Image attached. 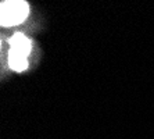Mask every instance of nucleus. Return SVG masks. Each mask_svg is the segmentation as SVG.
Segmentation results:
<instances>
[{"instance_id": "3", "label": "nucleus", "mask_w": 154, "mask_h": 139, "mask_svg": "<svg viewBox=\"0 0 154 139\" xmlns=\"http://www.w3.org/2000/svg\"><path fill=\"white\" fill-rule=\"evenodd\" d=\"M8 65L14 71H24L28 67V60H26L25 56L10 50L8 52Z\"/></svg>"}, {"instance_id": "2", "label": "nucleus", "mask_w": 154, "mask_h": 139, "mask_svg": "<svg viewBox=\"0 0 154 139\" xmlns=\"http://www.w3.org/2000/svg\"><path fill=\"white\" fill-rule=\"evenodd\" d=\"M31 49H32V43L22 33H15L10 39V50H13L15 53H20L26 57L31 53Z\"/></svg>"}, {"instance_id": "1", "label": "nucleus", "mask_w": 154, "mask_h": 139, "mask_svg": "<svg viewBox=\"0 0 154 139\" xmlns=\"http://www.w3.org/2000/svg\"><path fill=\"white\" fill-rule=\"evenodd\" d=\"M29 13V6L26 2H2L0 6V22L2 27H13L21 24Z\"/></svg>"}]
</instances>
